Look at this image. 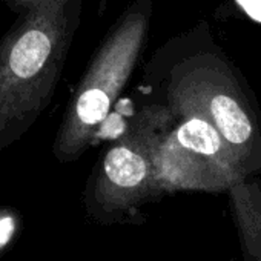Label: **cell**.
Segmentation results:
<instances>
[{
	"mask_svg": "<svg viewBox=\"0 0 261 261\" xmlns=\"http://www.w3.org/2000/svg\"><path fill=\"white\" fill-rule=\"evenodd\" d=\"M53 42L42 28H31L16 42L10 53V71L19 79H30L39 74L51 54Z\"/></svg>",
	"mask_w": 261,
	"mask_h": 261,
	"instance_id": "cell-5",
	"label": "cell"
},
{
	"mask_svg": "<svg viewBox=\"0 0 261 261\" xmlns=\"http://www.w3.org/2000/svg\"><path fill=\"white\" fill-rule=\"evenodd\" d=\"M237 2L253 20L261 23V0H237Z\"/></svg>",
	"mask_w": 261,
	"mask_h": 261,
	"instance_id": "cell-8",
	"label": "cell"
},
{
	"mask_svg": "<svg viewBox=\"0 0 261 261\" xmlns=\"http://www.w3.org/2000/svg\"><path fill=\"white\" fill-rule=\"evenodd\" d=\"M230 209L243 261H261V180L246 178L229 188Z\"/></svg>",
	"mask_w": 261,
	"mask_h": 261,
	"instance_id": "cell-4",
	"label": "cell"
},
{
	"mask_svg": "<svg viewBox=\"0 0 261 261\" xmlns=\"http://www.w3.org/2000/svg\"><path fill=\"white\" fill-rule=\"evenodd\" d=\"M177 101L185 115L212 124L253 177L261 172V123L229 68L212 57L198 62L180 82Z\"/></svg>",
	"mask_w": 261,
	"mask_h": 261,
	"instance_id": "cell-1",
	"label": "cell"
},
{
	"mask_svg": "<svg viewBox=\"0 0 261 261\" xmlns=\"http://www.w3.org/2000/svg\"><path fill=\"white\" fill-rule=\"evenodd\" d=\"M108 178L120 188H136L148 175L145 157L124 145L112 148L105 159Z\"/></svg>",
	"mask_w": 261,
	"mask_h": 261,
	"instance_id": "cell-6",
	"label": "cell"
},
{
	"mask_svg": "<svg viewBox=\"0 0 261 261\" xmlns=\"http://www.w3.org/2000/svg\"><path fill=\"white\" fill-rule=\"evenodd\" d=\"M143 23L134 22L121 30L103 51L89 74L74 108V129L88 130L108 115L112 98L124 83L137 56Z\"/></svg>",
	"mask_w": 261,
	"mask_h": 261,
	"instance_id": "cell-3",
	"label": "cell"
},
{
	"mask_svg": "<svg viewBox=\"0 0 261 261\" xmlns=\"http://www.w3.org/2000/svg\"><path fill=\"white\" fill-rule=\"evenodd\" d=\"M185 117L165 149L166 171L174 183L221 192L250 178L212 124L197 115Z\"/></svg>",
	"mask_w": 261,
	"mask_h": 261,
	"instance_id": "cell-2",
	"label": "cell"
},
{
	"mask_svg": "<svg viewBox=\"0 0 261 261\" xmlns=\"http://www.w3.org/2000/svg\"><path fill=\"white\" fill-rule=\"evenodd\" d=\"M14 233V220L13 217L0 218V249L5 247Z\"/></svg>",
	"mask_w": 261,
	"mask_h": 261,
	"instance_id": "cell-7",
	"label": "cell"
}]
</instances>
